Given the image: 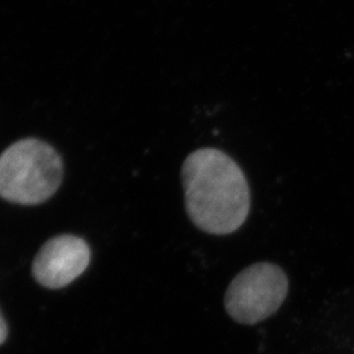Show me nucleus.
Masks as SVG:
<instances>
[{
	"mask_svg": "<svg viewBox=\"0 0 354 354\" xmlns=\"http://www.w3.org/2000/svg\"><path fill=\"white\" fill-rule=\"evenodd\" d=\"M185 209L196 227L228 235L250 214L251 194L239 165L226 152L205 147L188 155L181 167Z\"/></svg>",
	"mask_w": 354,
	"mask_h": 354,
	"instance_id": "1",
	"label": "nucleus"
},
{
	"mask_svg": "<svg viewBox=\"0 0 354 354\" xmlns=\"http://www.w3.org/2000/svg\"><path fill=\"white\" fill-rule=\"evenodd\" d=\"M64 163L50 145L17 140L0 155V197L19 205H39L59 189Z\"/></svg>",
	"mask_w": 354,
	"mask_h": 354,
	"instance_id": "2",
	"label": "nucleus"
},
{
	"mask_svg": "<svg viewBox=\"0 0 354 354\" xmlns=\"http://www.w3.org/2000/svg\"><path fill=\"white\" fill-rule=\"evenodd\" d=\"M89 263L91 248L87 241L75 235H59L41 247L32 273L44 288L62 289L79 279Z\"/></svg>",
	"mask_w": 354,
	"mask_h": 354,
	"instance_id": "4",
	"label": "nucleus"
},
{
	"mask_svg": "<svg viewBox=\"0 0 354 354\" xmlns=\"http://www.w3.org/2000/svg\"><path fill=\"white\" fill-rule=\"evenodd\" d=\"M289 279L276 264L247 266L231 281L225 295L228 315L236 323L253 326L274 315L288 297Z\"/></svg>",
	"mask_w": 354,
	"mask_h": 354,
	"instance_id": "3",
	"label": "nucleus"
},
{
	"mask_svg": "<svg viewBox=\"0 0 354 354\" xmlns=\"http://www.w3.org/2000/svg\"><path fill=\"white\" fill-rule=\"evenodd\" d=\"M7 335H8L7 323H6L4 317H3L1 313H0V345H1L3 342H6V339H7Z\"/></svg>",
	"mask_w": 354,
	"mask_h": 354,
	"instance_id": "5",
	"label": "nucleus"
}]
</instances>
